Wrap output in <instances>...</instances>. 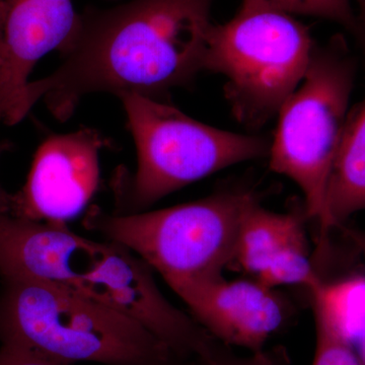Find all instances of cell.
<instances>
[{
    "mask_svg": "<svg viewBox=\"0 0 365 365\" xmlns=\"http://www.w3.org/2000/svg\"><path fill=\"white\" fill-rule=\"evenodd\" d=\"M304 237V225L297 215L273 212L255 203L242 220L235 262L256 276L278 252Z\"/></svg>",
    "mask_w": 365,
    "mask_h": 365,
    "instance_id": "7c38bea8",
    "label": "cell"
},
{
    "mask_svg": "<svg viewBox=\"0 0 365 365\" xmlns=\"http://www.w3.org/2000/svg\"><path fill=\"white\" fill-rule=\"evenodd\" d=\"M215 0H132L112 9H86L59 48L61 64L30 81L25 108L42 98L59 121L93 93L157 98L203 71Z\"/></svg>",
    "mask_w": 365,
    "mask_h": 365,
    "instance_id": "6da1fadb",
    "label": "cell"
},
{
    "mask_svg": "<svg viewBox=\"0 0 365 365\" xmlns=\"http://www.w3.org/2000/svg\"><path fill=\"white\" fill-rule=\"evenodd\" d=\"M6 150V144L0 143V155ZM11 195L0 189V216L11 213Z\"/></svg>",
    "mask_w": 365,
    "mask_h": 365,
    "instance_id": "d6986e66",
    "label": "cell"
},
{
    "mask_svg": "<svg viewBox=\"0 0 365 365\" xmlns=\"http://www.w3.org/2000/svg\"><path fill=\"white\" fill-rule=\"evenodd\" d=\"M356 63L342 35L314 44L302 83L279 110L270 169L289 178L304 196L306 215L325 241L331 232L326 194L347 119Z\"/></svg>",
    "mask_w": 365,
    "mask_h": 365,
    "instance_id": "5b68a950",
    "label": "cell"
},
{
    "mask_svg": "<svg viewBox=\"0 0 365 365\" xmlns=\"http://www.w3.org/2000/svg\"><path fill=\"white\" fill-rule=\"evenodd\" d=\"M255 280L271 289L282 285H302L312 292L321 284V278L309 260L307 237L290 242L278 252Z\"/></svg>",
    "mask_w": 365,
    "mask_h": 365,
    "instance_id": "5bb4252c",
    "label": "cell"
},
{
    "mask_svg": "<svg viewBox=\"0 0 365 365\" xmlns=\"http://www.w3.org/2000/svg\"><path fill=\"white\" fill-rule=\"evenodd\" d=\"M1 344L74 364L169 365L174 352L111 307L42 281L4 280Z\"/></svg>",
    "mask_w": 365,
    "mask_h": 365,
    "instance_id": "7a4b0ae2",
    "label": "cell"
},
{
    "mask_svg": "<svg viewBox=\"0 0 365 365\" xmlns=\"http://www.w3.org/2000/svg\"><path fill=\"white\" fill-rule=\"evenodd\" d=\"M120 98L135 141L137 168L115 177V215L143 212L192 182L269 155L272 141L266 137L208 126L158 98L136 93Z\"/></svg>",
    "mask_w": 365,
    "mask_h": 365,
    "instance_id": "3957f363",
    "label": "cell"
},
{
    "mask_svg": "<svg viewBox=\"0 0 365 365\" xmlns=\"http://www.w3.org/2000/svg\"><path fill=\"white\" fill-rule=\"evenodd\" d=\"M240 11H274L327 19L344 26L365 45V28L352 0H242Z\"/></svg>",
    "mask_w": 365,
    "mask_h": 365,
    "instance_id": "4fadbf2b",
    "label": "cell"
},
{
    "mask_svg": "<svg viewBox=\"0 0 365 365\" xmlns=\"http://www.w3.org/2000/svg\"><path fill=\"white\" fill-rule=\"evenodd\" d=\"M78 14L71 0H6L0 45V123L26 116L25 95L38 61L71 35Z\"/></svg>",
    "mask_w": 365,
    "mask_h": 365,
    "instance_id": "9c48e42d",
    "label": "cell"
},
{
    "mask_svg": "<svg viewBox=\"0 0 365 365\" xmlns=\"http://www.w3.org/2000/svg\"><path fill=\"white\" fill-rule=\"evenodd\" d=\"M78 294L134 319L181 360L207 354L217 344L193 317L165 299L153 269L119 242H97Z\"/></svg>",
    "mask_w": 365,
    "mask_h": 365,
    "instance_id": "52a82bcc",
    "label": "cell"
},
{
    "mask_svg": "<svg viewBox=\"0 0 365 365\" xmlns=\"http://www.w3.org/2000/svg\"><path fill=\"white\" fill-rule=\"evenodd\" d=\"M186 361H185V360H178V361H175L174 364L170 365H186Z\"/></svg>",
    "mask_w": 365,
    "mask_h": 365,
    "instance_id": "44dd1931",
    "label": "cell"
},
{
    "mask_svg": "<svg viewBox=\"0 0 365 365\" xmlns=\"http://www.w3.org/2000/svg\"><path fill=\"white\" fill-rule=\"evenodd\" d=\"M314 46L307 26L290 14L240 11L213 26L203 71L227 78L225 97L235 119L259 128L302 83Z\"/></svg>",
    "mask_w": 365,
    "mask_h": 365,
    "instance_id": "8992f818",
    "label": "cell"
},
{
    "mask_svg": "<svg viewBox=\"0 0 365 365\" xmlns=\"http://www.w3.org/2000/svg\"><path fill=\"white\" fill-rule=\"evenodd\" d=\"M4 11H6V0H0V45H1L2 32H4Z\"/></svg>",
    "mask_w": 365,
    "mask_h": 365,
    "instance_id": "ffe728a7",
    "label": "cell"
},
{
    "mask_svg": "<svg viewBox=\"0 0 365 365\" xmlns=\"http://www.w3.org/2000/svg\"><path fill=\"white\" fill-rule=\"evenodd\" d=\"M343 232H345V235H347L350 240H351L353 244L355 245L360 254L364 257L365 262V232L364 230H354V228L346 227L343 225L340 227Z\"/></svg>",
    "mask_w": 365,
    "mask_h": 365,
    "instance_id": "ac0fdd59",
    "label": "cell"
},
{
    "mask_svg": "<svg viewBox=\"0 0 365 365\" xmlns=\"http://www.w3.org/2000/svg\"><path fill=\"white\" fill-rule=\"evenodd\" d=\"M259 202L254 192L222 190L194 202L134 215H115L93 206L83 225L119 242L170 288L222 275L235 262L242 220Z\"/></svg>",
    "mask_w": 365,
    "mask_h": 365,
    "instance_id": "277c9868",
    "label": "cell"
},
{
    "mask_svg": "<svg viewBox=\"0 0 365 365\" xmlns=\"http://www.w3.org/2000/svg\"><path fill=\"white\" fill-rule=\"evenodd\" d=\"M186 365H276L264 351L252 353L251 356L234 354L230 346L218 342L207 354L187 360Z\"/></svg>",
    "mask_w": 365,
    "mask_h": 365,
    "instance_id": "2e32d148",
    "label": "cell"
},
{
    "mask_svg": "<svg viewBox=\"0 0 365 365\" xmlns=\"http://www.w3.org/2000/svg\"><path fill=\"white\" fill-rule=\"evenodd\" d=\"M104 145V139L93 129L48 137L34 157L23 188L11 195V215L67 225L97 191L98 157Z\"/></svg>",
    "mask_w": 365,
    "mask_h": 365,
    "instance_id": "ba28073f",
    "label": "cell"
},
{
    "mask_svg": "<svg viewBox=\"0 0 365 365\" xmlns=\"http://www.w3.org/2000/svg\"><path fill=\"white\" fill-rule=\"evenodd\" d=\"M316 351L313 365H362L348 334L333 312L313 297Z\"/></svg>",
    "mask_w": 365,
    "mask_h": 365,
    "instance_id": "9a60e30c",
    "label": "cell"
},
{
    "mask_svg": "<svg viewBox=\"0 0 365 365\" xmlns=\"http://www.w3.org/2000/svg\"><path fill=\"white\" fill-rule=\"evenodd\" d=\"M0 365H71L46 359L35 353L25 351L20 348L1 344Z\"/></svg>",
    "mask_w": 365,
    "mask_h": 365,
    "instance_id": "e0dca14e",
    "label": "cell"
},
{
    "mask_svg": "<svg viewBox=\"0 0 365 365\" xmlns=\"http://www.w3.org/2000/svg\"><path fill=\"white\" fill-rule=\"evenodd\" d=\"M197 323L218 342L263 351L285 319L274 289L257 280H227L223 275L191 281L173 288Z\"/></svg>",
    "mask_w": 365,
    "mask_h": 365,
    "instance_id": "30bf717a",
    "label": "cell"
},
{
    "mask_svg": "<svg viewBox=\"0 0 365 365\" xmlns=\"http://www.w3.org/2000/svg\"><path fill=\"white\" fill-rule=\"evenodd\" d=\"M326 207L331 230L365 210V98L348 113L329 177Z\"/></svg>",
    "mask_w": 365,
    "mask_h": 365,
    "instance_id": "8fae6325",
    "label": "cell"
}]
</instances>
